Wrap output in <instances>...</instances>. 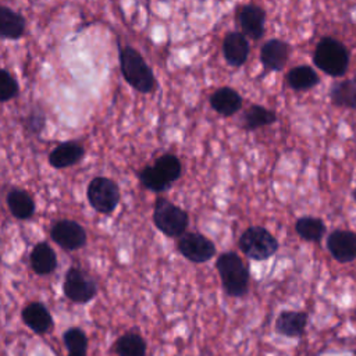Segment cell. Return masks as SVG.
I'll return each instance as SVG.
<instances>
[{"instance_id": "obj_1", "label": "cell", "mask_w": 356, "mask_h": 356, "mask_svg": "<svg viewBox=\"0 0 356 356\" xmlns=\"http://www.w3.org/2000/svg\"><path fill=\"white\" fill-rule=\"evenodd\" d=\"M120 65L125 81L138 92L149 93L154 88V75L143 57L131 46L120 50Z\"/></svg>"}, {"instance_id": "obj_2", "label": "cell", "mask_w": 356, "mask_h": 356, "mask_svg": "<svg viewBox=\"0 0 356 356\" xmlns=\"http://www.w3.org/2000/svg\"><path fill=\"white\" fill-rule=\"evenodd\" d=\"M313 61L323 72L331 76H342L349 67V51L339 40L325 36L317 43Z\"/></svg>"}, {"instance_id": "obj_3", "label": "cell", "mask_w": 356, "mask_h": 356, "mask_svg": "<svg viewBox=\"0 0 356 356\" xmlns=\"http://www.w3.org/2000/svg\"><path fill=\"white\" fill-rule=\"evenodd\" d=\"M216 268L220 274L224 291L229 296H242L248 291L249 271L242 259L234 252H225L218 256Z\"/></svg>"}, {"instance_id": "obj_4", "label": "cell", "mask_w": 356, "mask_h": 356, "mask_svg": "<svg viewBox=\"0 0 356 356\" xmlns=\"http://www.w3.org/2000/svg\"><path fill=\"white\" fill-rule=\"evenodd\" d=\"M153 222L159 231L170 238L182 236L189 222L188 213L164 197H159L154 203Z\"/></svg>"}, {"instance_id": "obj_5", "label": "cell", "mask_w": 356, "mask_h": 356, "mask_svg": "<svg viewBox=\"0 0 356 356\" xmlns=\"http://www.w3.org/2000/svg\"><path fill=\"white\" fill-rule=\"evenodd\" d=\"M241 250L253 260H264L278 249L277 239L263 227H249L239 238Z\"/></svg>"}, {"instance_id": "obj_6", "label": "cell", "mask_w": 356, "mask_h": 356, "mask_svg": "<svg viewBox=\"0 0 356 356\" xmlns=\"http://www.w3.org/2000/svg\"><path fill=\"white\" fill-rule=\"evenodd\" d=\"M86 193L90 206L102 214H110L114 211L120 202L118 185L106 177L93 178L88 186Z\"/></svg>"}, {"instance_id": "obj_7", "label": "cell", "mask_w": 356, "mask_h": 356, "mask_svg": "<svg viewBox=\"0 0 356 356\" xmlns=\"http://www.w3.org/2000/svg\"><path fill=\"white\" fill-rule=\"evenodd\" d=\"M63 292L71 302L83 305L95 298L97 286L92 277H89L83 270L71 267L64 277Z\"/></svg>"}, {"instance_id": "obj_8", "label": "cell", "mask_w": 356, "mask_h": 356, "mask_svg": "<svg viewBox=\"0 0 356 356\" xmlns=\"http://www.w3.org/2000/svg\"><path fill=\"white\" fill-rule=\"evenodd\" d=\"M178 250L185 259L193 263L209 261L216 254L214 243L199 232H186L179 236Z\"/></svg>"}, {"instance_id": "obj_9", "label": "cell", "mask_w": 356, "mask_h": 356, "mask_svg": "<svg viewBox=\"0 0 356 356\" xmlns=\"http://www.w3.org/2000/svg\"><path fill=\"white\" fill-rule=\"evenodd\" d=\"M51 239L67 250H76L85 246L86 232L81 224L72 220H60L50 229Z\"/></svg>"}, {"instance_id": "obj_10", "label": "cell", "mask_w": 356, "mask_h": 356, "mask_svg": "<svg viewBox=\"0 0 356 356\" xmlns=\"http://www.w3.org/2000/svg\"><path fill=\"white\" fill-rule=\"evenodd\" d=\"M327 248L331 256L341 261L348 263L356 259V232L337 229L330 234L327 239Z\"/></svg>"}, {"instance_id": "obj_11", "label": "cell", "mask_w": 356, "mask_h": 356, "mask_svg": "<svg viewBox=\"0 0 356 356\" xmlns=\"http://www.w3.org/2000/svg\"><path fill=\"white\" fill-rule=\"evenodd\" d=\"M291 46L281 39H271L266 42L260 51V60L267 71H281L288 61Z\"/></svg>"}, {"instance_id": "obj_12", "label": "cell", "mask_w": 356, "mask_h": 356, "mask_svg": "<svg viewBox=\"0 0 356 356\" xmlns=\"http://www.w3.org/2000/svg\"><path fill=\"white\" fill-rule=\"evenodd\" d=\"M266 13L256 4H246L239 11V25L242 33L250 39H260L264 33Z\"/></svg>"}, {"instance_id": "obj_13", "label": "cell", "mask_w": 356, "mask_h": 356, "mask_svg": "<svg viewBox=\"0 0 356 356\" xmlns=\"http://www.w3.org/2000/svg\"><path fill=\"white\" fill-rule=\"evenodd\" d=\"M22 321L35 334H46L53 328V317L47 307L40 302L28 303L22 309Z\"/></svg>"}, {"instance_id": "obj_14", "label": "cell", "mask_w": 356, "mask_h": 356, "mask_svg": "<svg viewBox=\"0 0 356 356\" xmlns=\"http://www.w3.org/2000/svg\"><path fill=\"white\" fill-rule=\"evenodd\" d=\"M222 53L229 65L239 67L245 64L249 56V42L246 36L241 32L228 33L222 42Z\"/></svg>"}, {"instance_id": "obj_15", "label": "cell", "mask_w": 356, "mask_h": 356, "mask_svg": "<svg viewBox=\"0 0 356 356\" xmlns=\"http://www.w3.org/2000/svg\"><path fill=\"white\" fill-rule=\"evenodd\" d=\"M210 104H211L213 110H216L218 114H221L224 117H229L241 110L242 97L235 89L224 86V88L217 89L211 95Z\"/></svg>"}, {"instance_id": "obj_16", "label": "cell", "mask_w": 356, "mask_h": 356, "mask_svg": "<svg viewBox=\"0 0 356 356\" xmlns=\"http://www.w3.org/2000/svg\"><path fill=\"white\" fill-rule=\"evenodd\" d=\"M85 154V149L76 142H63L49 154V163L54 168H65L76 164Z\"/></svg>"}, {"instance_id": "obj_17", "label": "cell", "mask_w": 356, "mask_h": 356, "mask_svg": "<svg viewBox=\"0 0 356 356\" xmlns=\"http://www.w3.org/2000/svg\"><path fill=\"white\" fill-rule=\"evenodd\" d=\"M29 263L32 270L39 275H47L53 273L57 267V256L51 246L46 242H39L33 246Z\"/></svg>"}, {"instance_id": "obj_18", "label": "cell", "mask_w": 356, "mask_h": 356, "mask_svg": "<svg viewBox=\"0 0 356 356\" xmlns=\"http://www.w3.org/2000/svg\"><path fill=\"white\" fill-rule=\"evenodd\" d=\"M25 31V19L8 7L0 6V38L18 39Z\"/></svg>"}, {"instance_id": "obj_19", "label": "cell", "mask_w": 356, "mask_h": 356, "mask_svg": "<svg viewBox=\"0 0 356 356\" xmlns=\"http://www.w3.org/2000/svg\"><path fill=\"white\" fill-rule=\"evenodd\" d=\"M307 316L303 312H282L275 321V330L285 337H299L303 334Z\"/></svg>"}, {"instance_id": "obj_20", "label": "cell", "mask_w": 356, "mask_h": 356, "mask_svg": "<svg viewBox=\"0 0 356 356\" xmlns=\"http://www.w3.org/2000/svg\"><path fill=\"white\" fill-rule=\"evenodd\" d=\"M7 206L11 214L18 220H28L35 213L32 196L22 189H13L7 195Z\"/></svg>"}, {"instance_id": "obj_21", "label": "cell", "mask_w": 356, "mask_h": 356, "mask_svg": "<svg viewBox=\"0 0 356 356\" xmlns=\"http://www.w3.org/2000/svg\"><path fill=\"white\" fill-rule=\"evenodd\" d=\"M330 99L334 106L356 108V76L334 83L330 89Z\"/></svg>"}, {"instance_id": "obj_22", "label": "cell", "mask_w": 356, "mask_h": 356, "mask_svg": "<svg viewBox=\"0 0 356 356\" xmlns=\"http://www.w3.org/2000/svg\"><path fill=\"white\" fill-rule=\"evenodd\" d=\"M286 83L295 90H307L318 83V75L309 65H298L286 74Z\"/></svg>"}, {"instance_id": "obj_23", "label": "cell", "mask_w": 356, "mask_h": 356, "mask_svg": "<svg viewBox=\"0 0 356 356\" xmlns=\"http://www.w3.org/2000/svg\"><path fill=\"white\" fill-rule=\"evenodd\" d=\"M277 121V114L260 104H252L243 114V128L245 129H257L260 127L271 125Z\"/></svg>"}, {"instance_id": "obj_24", "label": "cell", "mask_w": 356, "mask_h": 356, "mask_svg": "<svg viewBox=\"0 0 356 356\" xmlns=\"http://www.w3.org/2000/svg\"><path fill=\"white\" fill-rule=\"evenodd\" d=\"M114 349L118 356H145L146 342L140 334L127 332L115 341Z\"/></svg>"}, {"instance_id": "obj_25", "label": "cell", "mask_w": 356, "mask_h": 356, "mask_svg": "<svg viewBox=\"0 0 356 356\" xmlns=\"http://www.w3.org/2000/svg\"><path fill=\"white\" fill-rule=\"evenodd\" d=\"M63 341L67 348L68 356H86L88 353V337L83 330L71 327L63 334Z\"/></svg>"}, {"instance_id": "obj_26", "label": "cell", "mask_w": 356, "mask_h": 356, "mask_svg": "<svg viewBox=\"0 0 356 356\" xmlns=\"http://www.w3.org/2000/svg\"><path fill=\"white\" fill-rule=\"evenodd\" d=\"M295 228L300 238H303L305 241H310V242L320 241L325 232V225H324L323 220L316 218V217H309V216L299 218L296 221Z\"/></svg>"}, {"instance_id": "obj_27", "label": "cell", "mask_w": 356, "mask_h": 356, "mask_svg": "<svg viewBox=\"0 0 356 356\" xmlns=\"http://www.w3.org/2000/svg\"><path fill=\"white\" fill-rule=\"evenodd\" d=\"M159 174L171 185L174 181H177L181 177L182 165L177 156L174 154H163L159 157L153 165Z\"/></svg>"}, {"instance_id": "obj_28", "label": "cell", "mask_w": 356, "mask_h": 356, "mask_svg": "<svg viewBox=\"0 0 356 356\" xmlns=\"http://www.w3.org/2000/svg\"><path fill=\"white\" fill-rule=\"evenodd\" d=\"M139 179L145 188H147L153 192H161L170 186V184L159 174V171L150 165L145 167L139 172Z\"/></svg>"}, {"instance_id": "obj_29", "label": "cell", "mask_w": 356, "mask_h": 356, "mask_svg": "<svg viewBox=\"0 0 356 356\" xmlns=\"http://www.w3.org/2000/svg\"><path fill=\"white\" fill-rule=\"evenodd\" d=\"M18 93V83L14 76L0 68V102H8Z\"/></svg>"}, {"instance_id": "obj_30", "label": "cell", "mask_w": 356, "mask_h": 356, "mask_svg": "<svg viewBox=\"0 0 356 356\" xmlns=\"http://www.w3.org/2000/svg\"><path fill=\"white\" fill-rule=\"evenodd\" d=\"M352 196H353V200L356 202V188L353 189V192H352Z\"/></svg>"}]
</instances>
